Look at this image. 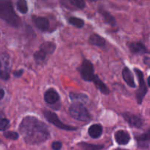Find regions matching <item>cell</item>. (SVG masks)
<instances>
[{
    "label": "cell",
    "instance_id": "1",
    "mask_svg": "<svg viewBox=\"0 0 150 150\" xmlns=\"http://www.w3.org/2000/svg\"><path fill=\"white\" fill-rule=\"evenodd\" d=\"M19 130L27 144H38L47 141L50 133L46 125L34 116H26L21 121Z\"/></svg>",
    "mask_w": 150,
    "mask_h": 150
},
{
    "label": "cell",
    "instance_id": "2",
    "mask_svg": "<svg viewBox=\"0 0 150 150\" xmlns=\"http://www.w3.org/2000/svg\"><path fill=\"white\" fill-rule=\"evenodd\" d=\"M0 19L16 28L20 26L21 24L10 0H0Z\"/></svg>",
    "mask_w": 150,
    "mask_h": 150
},
{
    "label": "cell",
    "instance_id": "3",
    "mask_svg": "<svg viewBox=\"0 0 150 150\" xmlns=\"http://www.w3.org/2000/svg\"><path fill=\"white\" fill-rule=\"evenodd\" d=\"M69 113L73 119L81 121H88L91 119L87 109L81 102H75L71 104L69 107Z\"/></svg>",
    "mask_w": 150,
    "mask_h": 150
},
{
    "label": "cell",
    "instance_id": "4",
    "mask_svg": "<svg viewBox=\"0 0 150 150\" xmlns=\"http://www.w3.org/2000/svg\"><path fill=\"white\" fill-rule=\"evenodd\" d=\"M43 115L45 119L50 123H51L55 126L59 128V129L67 131H74L77 129V127H76V126H70V125H67L65 124L62 123L59 119V118L58 117V116L55 113H54V112H51L50 110H44Z\"/></svg>",
    "mask_w": 150,
    "mask_h": 150
},
{
    "label": "cell",
    "instance_id": "5",
    "mask_svg": "<svg viewBox=\"0 0 150 150\" xmlns=\"http://www.w3.org/2000/svg\"><path fill=\"white\" fill-rule=\"evenodd\" d=\"M82 79L87 82H92L95 79V74L92 63L89 60H84L79 69Z\"/></svg>",
    "mask_w": 150,
    "mask_h": 150
},
{
    "label": "cell",
    "instance_id": "6",
    "mask_svg": "<svg viewBox=\"0 0 150 150\" xmlns=\"http://www.w3.org/2000/svg\"><path fill=\"white\" fill-rule=\"evenodd\" d=\"M134 71L136 72V75H137L139 83V88L138 89L137 92H136V99H137L138 103L139 104H141L142 103V101H143L145 95L147 93V87H146L144 79L143 72L141 70H139V69H136V68L134 69Z\"/></svg>",
    "mask_w": 150,
    "mask_h": 150
},
{
    "label": "cell",
    "instance_id": "7",
    "mask_svg": "<svg viewBox=\"0 0 150 150\" xmlns=\"http://www.w3.org/2000/svg\"><path fill=\"white\" fill-rule=\"evenodd\" d=\"M126 121L133 127L140 128L143 125V120L141 117L130 113H125L122 114Z\"/></svg>",
    "mask_w": 150,
    "mask_h": 150
},
{
    "label": "cell",
    "instance_id": "8",
    "mask_svg": "<svg viewBox=\"0 0 150 150\" xmlns=\"http://www.w3.org/2000/svg\"><path fill=\"white\" fill-rule=\"evenodd\" d=\"M44 99L45 102L50 104H54L59 101V95L58 92L54 88H49L47 90L44 94Z\"/></svg>",
    "mask_w": 150,
    "mask_h": 150
},
{
    "label": "cell",
    "instance_id": "9",
    "mask_svg": "<svg viewBox=\"0 0 150 150\" xmlns=\"http://www.w3.org/2000/svg\"><path fill=\"white\" fill-rule=\"evenodd\" d=\"M138 145L141 148H147L150 144V129L146 132L136 137Z\"/></svg>",
    "mask_w": 150,
    "mask_h": 150
},
{
    "label": "cell",
    "instance_id": "10",
    "mask_svg": "<svg viewBox=\"0 0 150 150\" xmlns=\"http://www.w3.org/2000/svg\"><path fill=\"white\" fill-rule=\"evenodd\" d=\"M115 140L120 145H126L130 140V135L127 131L118 130L115 133Z\"/></svg>",
    "mask_w": 150,
    "mask_h": 150
},
{
    "label": "cell",
    "instance_id": "11",
    "mask_svg": "<svg viewBox=\"0 0 150 150\" xmlns=\"http://www.w3.org/2000/svg\"><path fill=\"white\" fill-rule=\"evenodd\" d=\"M33 21L35 26L42 31L48 30L50 26L49 21L45 17L41 16H33Z\"/></svg>",
    "mask_w": 150,
    "mask_h": 150
},
{
    "label": "cell",
    "instance_id": "12",
    "mask_svg": "<svg viewBox=\"0 0 150 150\" xmlns=\"http://www.w3.org/2000/svg\"><path fill=\"white\" fill-rule=\"evenodd\" d=\"M122 77L125 82L130 86L131 88H136V83L134 81V77L132 74L131 71L129 69V68L125 67L124 69L122 70Z\"/></svg>",
    "mask_w": 150,
    "mask_h": 150
},
{
    "label": "cell",
    "instance_id": "13",
    "mask_svg": "<svg viewBox=\"0 0 150 150\" xmlns=\"http://www.w3.org/2000/svg\"><path fill=\"white\" fill-rule=\"evenodd\" d=\"M129 48L132 53L136 54H142L146 52V49L143 44L140 42H133L130 44Z\"/></svg>",
    "mask_w": 150,
    "mask_h": 150
},
{
    "label": "cell",
    "instance_id": "14",
    "mask_svg": "<svg viewBox=\"0 0 150 150\" xmlns=\"http://www.w3.org/2000/svg\"><path fill=\"white\" fill-rule=\"evenodd\" d=\"M10 68V57L6 52H0V69L8 71Z\"/></svg>",
    "mask_w": 150,
    "mask_h": 150
},
{
    "label": "cell",
    "instance_id": "15",
    "mask_svg": "<svg viewBox=\"0 0 150 150\" xmlns=\"http://www.w3.org/2000/svg\"><path fill=\"white\" fill-rule=\"evenodd\" d=\"M92 82H94V84H95V86L97 87V88H98L102 94H105V95H108V94H109L110 91L109 89H108V88L107 87V85L100 79L99 76L95 75V79H93Z\"/></svg>",
    "mask_w": 150,
    "mask_h": 150
},
{
    "label": "cell",
    "instance_id": "16",
    "mask_svg": "<svg viewBox=\"0 0 150 150\" xmlns=\"http://www.w3.org/2000/svg\"><path fill=\"white\" fill-rule=\"evenodd\" d=\"M99 12L105 23L109 25H111V26H115L116 19H114V17L111 13H108V11L105 10L104 9H100Z\"/></svg>",
    "mask_w": 150,
    "mask_h": 150
},
{
    "label": "cell",
    "instance_id": "17",
    "mask_svg": "<svg viewBox=\"0 0 150 150\" xmlns=\"http://www.w3.org/2000/svg\"><path fill=\"white\" fill-rule=\"evenodd\" d=\"M56 48H57V46L54 42L46 41V42H44L41 44L40 49L43 51L46 54H51L54 52Z\"/></svg>",
    "mask_w": 150,
    "mask_h": 150
},
{
    "label": "cell",
    "instance_id": "18",
    "mask_svg": "<svg viewBox=\"0 0 150 150\" xmlns=\"http://www.w3.org/2000/svg\"><path fill=\"white\" fill-rule=\"evenodd\" d=\"M89 135L93 138H98L103 132V127L100 124H93L89 128Z\"/></svg>",
    "mask_w": 150,
    "mask_h": 150
},
{
    "label": "cell",
    "instance_id": "19",
    "mask_svg": "<svg viewBox=\"0 0 150 150\" xmlns=\"http://www.w3.org/2000/svg\"><path fill=\"white\" fill-rule=\"evenodd\" d=\"M89 41L92 45L98 47H103L105 44V40L98 34H93L91 35Z\"/></svg>",
    "mask_w": 150,
    "mask_h": 150
},
{
    "label": "cell",
    "instance_id": "20",
    "mask_svg": "<svg viewBox=\"0 0 150 150\" xmlns=\"http://www.w3.org/2000/svg\"><path fill=\"white\" fill-rule=\"evenodd\" d=\"M70 98L72 101H76V102H85L88 99V96L82 93H70Z\"/></svg>",
    "mask_w": 150,
    "mask_h": 150
},
{
    "label": "cell",
    "instance_id": "21",
    "mask_svg": "<svg viewBox=\"0 0 150 150\" xmlns=\"http://www.w3.org/2000/svg\"><path fill=\"white\" fill-rule=\"evenodd\" d=\"M80 146L83 150H102L104 148L103 145H95L86 142H81Z\"/></svg>",
    "mask_w": 150,
    "mask_h": 150
},
{
    "label": "cell",
    "instance_id": "22",
    "mask_svg": "<svg viewBox=\"0 0 150 150\" xmlns=\"http://www.w3.org/2000/svg\"><path fill=\"white\" fill-rule=\"evenodd\" d=\"M17 9L20 13L26 14L28 12V5L26 0H18Z\"/></svg>",
    "mask_w": 150,
    "mask_h": 150
},
{
    "label": "cell",
    "instance_id": "23",
    "mask_svg": "<svg viewBox=\"0 0 150 150\" xmlns=\"http://www.w3.org/2000/svg\"><path fill=\"white\" fill-rule=\"evenodd\" d=\"M69 23L71 24L73 26H76L78 28L83 27L84 25V21L82 19L76 17H71L69 19Z\"/></svg>",
    "mask_w": 150,
    "mask_h": 150
},
{
    "label": "cell",
    "instance_id": "24",
    "mask_svg": "<svg viewBox=\"0 0 150 150\" xmlns=\"http://www.w3.org/2000/svg\"><path fill=\"white\" fill-rule=\"evenodd\" d=\"M46 56L47 54H45L43 51L40 49L34 54V58H35V60H36L38 63H42V62H43L44 60H45Z\"/></svg>",
    "mask_w": 150,
    "mask_h": 150
},
{
    "label": "cell",
    "instance_id": "25",
    "mask_svg": "<svg viewBox=\"0 0 150 150\" xmlns=\"http://www.w3.org/2000/svg\"><path fill=\"white\" fill-rule=\"evenodd\" d=\"M10 124V121L4 116L0 115V131H4Z\"/></svg>",
    "mask_w": 150,
    "mask_h": 150
},
{
    "label": "cell",
    "instance_id": "26",
    "mask_svg": "<svg viewBox=\"0 0 150 150\" xmlns=\"http://www.w3.org/2000/svg\"><path fill=\"white\" fill-rule=\"evenodd\" d=\"M4 136L6 138L11 140H17L18 138L19 135L16 132H13V131H7V132H4Z\"/></svg>",
    "mask_w": 150,
    "mask_h": 150
},
{
    "label": "cell",
    "instance_id": "27",
    "mask_svg": "<svg viewBox=\"0 0 150 150\" xmlns=\"http://www.w3.org/2000/svg\"><path fill=\"white\" fill-rule=\"evenodd\" d=\"M70 3L76 6V7L80 9H83L86 7V3L84 0H70Z\"/></svg>",
    "mask_w": 150,
    "mask_h": 150
},
{
    "label": "cell",
    "instance_id": "28",
    "mask_svg": "<svg viewBox=\"0 0 150 150\" xmlns=\"http://www.w3.org/2000/svg\"><path fill=\"white\" fill-rule=\"evenodd\" d=\"M9 79H10V73H9L8 71L0 69V79L8 80Z\"/></svg>",
    "mask_w": 150,
    "mask_h": 150
},
{
    "label": "cell",
    "instance_id": "29",
    "mask_svg": "<svg viewBox=\"0 0 150 150\" xmlns=\"http://www.w3.org/2000/svg\"><path fill=\"white\" fill-rule=\"evenodd\" d=\"M62 146V144L60 141H54L51 144V148L54 150H60Z\"/></svg>",
    "mask_w": 150,
    "mask_h": 150
},
{
    "label": "cell",
    "instance_id": "30",
    "mask_svg": "<svg viewBox=\"0 0 150 150\" xmlns=\"http://www.w3.org/2000/svg\"><path fill=\"white\" fill-rule=\"evenodd\" d=\"M23 73V70L20 69V70L16 71L13 72V75H14L15 76H16V77H19V76H22Z\"/></svg>",
    "mask_w": 150,
    "mask_h": 150
},
{
    "label": "cell",
    "instance_id": "31",
    "mask_svg": "<svg viewBox=\"0 0 150 150\" xmlns=\"http://www.w3.org/2000/svg\"><path fill=\"white\" fill-rule=\"evenodd\" d=\"M4 91L1 88V87H0V100L4 97Z\"/></svg>",
    "mask_w": 150,
    "mask_h": 150
},
{
    "label": "cell",
    "instance_id": "32",
    "mask_svg": "<svg viewBox=\"0 0 150 150\" xmlns=\"http://www.w3.org/2000/svg\"><path fill=\"white\" fill-rule=\"evenodd\" d=\"M148 85H149V86L150 87V76L148 77Z\"/></svg>",
    "mask_w": 150,
    "mask_h": 150
},
{
    "label": "cell",
    "instance_id": "33",
    "mask_svg": "<svg viewBox=\"0 0 150 150\" xmlns=\"http://www.w3.org/2000/svg\"><path fill=\"white\" fill-rule=\"evenodd\" d=\"M88 1H97L98 0H88Z\"/></svg>",
    "mask_w": 150,
    "mask_h": 150
},
{
    "label": "cell",
    "instance_id": "34",
    "mask_svg": "<svg viewBox=\"0 0 150 150\" xmlns=\"http://www.w3.org/2000/svg\"><path fill=\"white\" fill-rule=\"evenodd\" d=\"M116 150H124V149H116Z\"/></svg>",
    "mask_w": 150,
    "mask_h": 150
}]
</instances>
